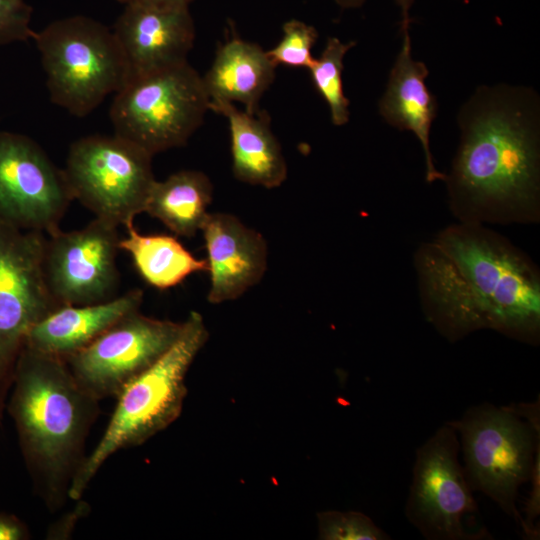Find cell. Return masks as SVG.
Instances as JSON below:
<instances>
[{"instance_id": "cell-1", "label": "cell", "mask_w": 540, "mask_h": 540, "mask_svg": "<svg viewBox=\"0 0 540 540\" xmlns=\"http://www.w3.org/2000/svg\"><path fill=\"white\" fill-rule=\"evenodd\" d=\"M414 265L423 312L449 341L490 329L539 343L540 272L506 237L457 222L423 243Z\"/></svg>"}, {"instance_id": "cell-2", "label": "cell", "mask_w": 540, "mask_h": 540, "mask_svg": "<svg viewBox=\"0 0 540 540\" xmlns=\"http://www.w3.org/2000/svg\"><path fill=\"white\" fill-rule=\"evenodd\" d=\"M460 140L445 174L458 222L540 221V97L525 85H481L457 115Z\"/></svg>"}, {"instance_id": "cell-3", "label": "cell", "mask_w": 540, "mask_h": 540, "mask_svg": "<svg viewBox=\"0 0 540 540\" xmlns=\"http://www.w3.org/2000/svg\"><path fill=\"white\" fill-rule=\"evenodd\" d=\"M99 402L78 384L65 360L23 348L6 410L34 486L50 510L69 498Z\"/></svg>"}, {"instance_id": "cell-4", "label": "cell", "mask_w": 540, "mask_h": 540, "mask_svg": "<svg viewBox=\"0 0 540 540\" xmlns=\"http://www.w3.org/2000/svg\"><path fill=\"white\" fill-rule=\"evenodd\" d=\"M207 339L203 317L190 312L176 343L116 396L117 404L101 439L71 481L70 499L82 497L110 456L143 444L178 418L187 392L186 374Z\"/></svg>"}, {"instance_id": "cell-5", "label": "cell", "mask_w": 540, "mask_h": 540, "mask_svg": "<svg viewBox=\"0 0 540 540\" xmlns=\"http://www.w3.org/2000/svg\"><path fill=\"white\" fill-rule=\"evenodd\" d=\"M523 410L522 415L515 406L483 404L449 422L461 437L471 489L484 493L520 524L518 490L529 480L540 447L539 403Z\"/></svg>"}, {"instance_id": "cell-6", "label": "cell", "mask_w": 540, "mask_h": 540, "mask_svg": "<svg viewBox=\"0 0 540 540\" xmlns=\"http://www.w3.org/2000/svg\"><path fill=\"white\" fill-rule=\"evenodd\" d=\"M32 39L41 55L51 101L74 116L88 115L128 80L113 31L92 18L56 20Z\"/></svg>"}, {"instance_id": "cell-7", "label": "cell", "mask_w": 540, "mask_h": 540, "mask_svg": "<svg viewBox=\"0 0 540 540\" xmlns=\"http://www.w3.org/2000/svg\"><path fill=\"white\" fill-rule=\"evenodd\" d=\"M202 76L187 62L128 80L115 93L116 135L151 155L181 147L209 110Z\"/></svg>"}, {"instance_id": "cell-8", "label": "cell", "mask_w": 540, "mask_h": 540, "mask_svg": "<svg viewBox=\"0 0 540 540\" xmlns=\"http://www.w3.org/2000/svg\"><path fill=\"white\" fill-rule=\"evenodd\" d=\"M150 153L114 134L74 141L63 169L73 199L117 226L145 211L155 183Z\"/></svg>"}, {"instance_id": "cell-9", "label": "cell", "mask_w": 540, "mask_h": 540, "mask_svg": "<svg viewBox=\"0 0 540 540\" xmlns=\"http://www.w3.org/2000/svg\"><path fill=\"white\" fill-rule=\"evenodd\" d=\"M46 237L0 224V424L31 328L60 305L43 274Z\"/></svg>"}, {"instance_id": "cell-10", "label": "cell", "mask_w": 540, "mask_h": 540, "mask_svg": "<svg viewBox=\"0 0 540 540\" xmlns=\"http://www.w3.org/2000/svg\"><path fill=\"white\" fill-rule=\"evenodd\" d=\"M459 448L457 432L447 423L417 450L405 512L427 539L484 538L464 523L477 512V505L459 463Z\"/></svg>"}, {"instance_id": "cell-11", "label": "cell", "mask_w": 540, "mask_h": 540, "mask_svg": "<svg viewBox=\"0 0 540 540\" xmlns=\"http://www.w3.org/2000/svg\"><path fill=\"white\" fill-rule=\"evenodd\" d=\"M183 322L160 320L134 311L92 343L65 359L78 384L97 400L116 397L180 338Z\"/></svg>"}, {"instance_id": "cell-12", "label": "cell", "mask_w": 540, "mask_h": 540, "mask_svg": "<svg viewBox=\"0 0 540 540\" xmlns=\"http://www.w3.org/2000/svg\"><path fill=\"white\" fill-rule=\"evenodd\" d=\"M72 200L63 169L37 142L0 131V224L50 235Z\"/></svg>"}, {"instance_id": "cell-13", "label": "cell", "mask_w": 540, "mask_h": 540, "mask_svg": "<svg viewBox=\"0 0 540 540\" xmlns=\"http://www.w3.org/2000/svg\"><path fill=\"white\" fill-rule=\"evenodd\" d=\"M118 226L96 218L80 230L48 235L43 251V274L60 305L106 302L117 296Z\"/></svg>"}, {"instance_id": "cell-14", "label": "cell", "mask_w": 540, "mask_h": 540, "mask_svg": "<svg viewBox=\"0 0 540 540\" xmlns=\"http://www.w3.org/2000/svg\"><path fill=\"white\" fill-rule=\"evenodd\" d=\"M112 31L128 80L187 62L195 39L189 8L125 6Z\"/></svg>"}, {"instance_id": "cell-15", "label": "cell", "mask_w": 540, "mask_h": 540, "mask_svg": "<svg viewBox=\"0 0 540 540\" xmlns=\"http://www.w3.org/2000/svg\"><path fill=\"white\" fill-rule=\"evenodd\" d=\"M201 231L210 274V303L235 300L261 281L268 250L259 232L227 213H209Z\"/></svg>"}, {"instance_id": "cell-16", "label": "cell", "mask_w": 540, "mask_h": 540, "mask_svg": "<svg viewBox=\"0 0 540 540\" xmlns=\"http://www.w3.org/2000/svg\"><path fill=\"white\" fill-rule=\"evenodd\" d=\"M401 35V49L379 100V113L390 126L411 131L417 137L424 152L426 181H444L445 174L436 169L430 149V131L438 104L425 82L429 71L424 62L413 59L409 31Z\"/></svg>"}, {"instance_id": "cell-17", "label": "cell", "mask_w": 540, "mask_h": 540, "mask_svg": "<svg viewBox=\"0 0 540 540\" xmlns=\"http://www.w3.org/2000/svg\"><path fill=\"white\" fill-rule=\"evenodd\" d=\"M142 302L143 291L132 289L106 302L60 306L31 328L24 347L65 360L140 310Z\"/></svg>"}, {"instance_id": "cell-18", "label": "cell", "mask_w": 540, "mask_h": 540, "mask_svg": "<svg viewBox=\"0 0 540 540\" xmlns=\"http://www.w3.org/2000/svg\"><path fill=\"white\" fill-rule=\"evenodd\" d=\"M209 110L228 120L235 178L267 189L279 187L287 178V163L269 115L248 113L230 102H209Z\"/></svg>"}, {"instance_id": "cell-19", "label": "cell", "mask_w": 540, "mask_h": 540, "mask_svg": "<svg viewBox=\"0 0 540 540\" xmlns=\"http://www.w3.org/2000/svg\"><path fill=\"white\" fill-rule=\"evenodd\" d=\"M275 68L258 44L233 35L219 46L202 80L210 102H239L246 112L256 113L274 80Z\"/></svg>"}, {"instance_id": "cell-20", "label": "cell", "mask_w": 540, "mask_h": 540, "mask_svg": "<svg viewBox=\"0 0 540 540\" xmlns=\"http://www.w3.org/2000/svg\"><path fill=\"white\" fill-rule=\"evenodd\" d=\"M213 185L197 170H181L155 181L145 211L177 236L192 238L201 230L209 213Z\"/></svg>"}, {"instance_id": "cell-21", "label": "cell", "mask_w": 540, "mask_h": 540, "mask_svg": "<svg viewBox=\"0 0 540 540\" xmlns=\"http://www.w3.org/2000/svg\"><path fill=\"white\" fill-rule=\"evenodd\" d=\"M126 229L127 236L119 240V249L131 256L139 275L150 286L165 290L191 274L208 272L207 260L196 258L176 237L141 234L133 223Z\"/></svg>"}, {"instance_id": "cell-22", "label": "cell", "mask_w": 540, "mask_h": 540, "mask_svg": "<svg viewBox=\"0 0 540 540\" xmlns=\"http://www.w3.org/2000/svg\"><path fill=\"white\" fill-rule=\"evenodd\" d=\"M356 45L355 41L344 43L329 37L319 58H314L308 70L314 87L325 100L335 126L349 121V99L344 94L342 72L344 57Z\"/></svg>"}, {"instance_id": "cell-23", "label": "cell", "mask_w": 540, "mask_h": 540, "mask_svg": "<svg viewBox=\"0 0 540 540\" xmlns=\"http://www.w3.org/2000/svg\"><path fill=\"white\" fill-rule=\"evenodd\" d=\"M283 35L280 41L266 51L271 61L277 65L292 68H306L312 64V48L315 45L318 32L314 26L303 21L291 19L282 26Z\"/></svg>"}, {"instance_id": "cell-24", "label": "cell", "mask_w": 540, "mask_h": 540, "mask_svg": "<svg viewBox=\"0 0 540 540\" xmlns=\"http://www.w3.org/2000/svg\"><path fill=\"white\" fill-rule=\"evenodd\" d=\"M319 535L326 540H387L388 534L359 512L327 511L318 515Z\"/></svg>"}, {"instance_id": "cell-25", "label": "cell", "mask_w": 540, "mask_h": 540, "mask_svg": "<svg viewBox=\"0 0 540 540\" xmlns=\"http://www.w3.org/2000/svg\"><path fill=\"white\" fill-rule=\"evenodd\" d=\"M31 15L25 0H0V45L32 39Z\"/></svg>"}, {"instance_id": "cell-26", "label": "cell", "mask_w": 540, "mask_h": 540, "mask_svg": "<svg viewBox=\"0 0 540 540\" xmlns=\"http://www.w3.org/2000/svg\"><path fill=\"white\" fill-rule=\"evenodd\" d=\"M529 480H531V490L525 503V517L521 526L526 536L536 539L539 536V530L536 529L534 522L540 514V447L536 451Z\"/></svg>"}, {"instance_id": "cell-27", "label": "cell", "mask_w": 540, "mask_h": 540, "mask_svg": "<svg viewBox=\"0 0 540 540\" xmlns=\"http://www.w3.org/2000/svg\"><path fill=\"white\" fill-rule=\"evenodd\" d=\"M30 536L22 520L14 514L0 512V540H27Z\"/></svg>"}, {"instance_id": "cell-28", "label": "cell", "mask_w": 540, "mask_h": 540, "mask_svg": "<svg viewBox=\"0 0 540 540\" xmlns=\"http://www.w3.org/2000/svg\"><path fill=\"white\" fill-rule=\"evenodd\" d=\"M124 6H142L153 8H189L194 0H117Z\"/></svg>"}, {"instance_id": "cell-29", "label": "cell", "mask_w": 540, "mask_h": 540, "mask_svg": "<svg viewBox=\"0 0 540 540\" xmlns=\"http://www.w3.org/2000/svg\"><path fill=\"white\" fill-rule=\"evenodd\" d=\"M415 0H395L397 6L400 9V32L409 31L410 23L412 19L410 17V9Z\"/></svg>"}, {"instance_id": "cell-30", "label": "cell", "mask_w": 540, "mask_h": 540, "mask_svg": "<svg viewBox=\"0 0 540 540\" xmlns=\"http://www.w3.org/2000/svg\"><path fill=\"white\" fill-rule=\"evenodd\" d=\"M343 9L359 8L366 0H334Z\"/></svg>"}]
</instances>
